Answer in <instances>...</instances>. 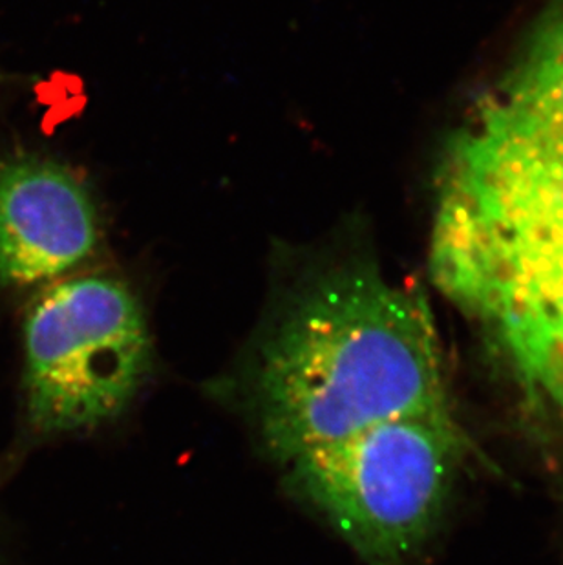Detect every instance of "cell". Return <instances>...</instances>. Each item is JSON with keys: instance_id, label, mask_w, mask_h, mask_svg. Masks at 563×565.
I'll list each match as a JSON object with an SVG mask.
<instances>
[{"instance_id": "3", "label": "cell", "mask_w": 563, "mask_h": 565, "mask_svg": "<svg viewBox=\"0 0 563 565\" xmlns=\"http://www.w3.org/2000/svg\"><path fill=\"white\" fill-rule=\"evenodd\" d=\"M470 441L452 412L397 417L302 454L282 483L367 565H410L442 522Z\"/></svg>"}, {"instance_id": "5", "label": "cell", "mask_w": 563, "mask_h": 565, "mask_svg": "<svg viewBox=\"0 0 563 565\" xmlns=\"http://www.w3.org/2000/svg\"><path fill=\"white\" fill-rule=\"evenodd\" d=\"M99 242L91 192L43 158L0 161V280L33 286L63 277Z\"/></svg>"}, {"instance_id": "2", "label": "cell", "mask_w": 563, "mask_h": 565, "mask_svg": "<svg viewBox=\"0 0 563 565\" xmlns=\"http://www.w3.org/2000/svg\"><path fill=\"white\" fill-rule=\"evenodd\" d=\"M231 381L280 469L390 419L454 411L423 291L342 249L295 264Z\"/></svg>"}, {"instance_id": "6", "label": "cell", "mask_w": 563, "mask_h": 565, "mask_svg": "<svg viewBox=\"0 0 563 565\" xmlns=\"http://www.w3.org/2000/svg\"><path fill=\"white\" fill-rule=\"evenodd\" d=\"M490 99L563 136V0L543 13L520 60Z\"/></svg>"}, {"instance_id": "1", "label": "cell", "mask_w": 563, "mask_h": 565, "mask_svg": "<svg viewBox=\"0 0 563 565\" xmlns=\"http://www.w3.org/2000/svg\"><path fill=\"white\" fill-rule=\"evenodd\" d=\"M439 174L432 278L563 459V138L487 99Z\"/></svg>"}, {"instance_id": "4", "label": "cell", "mask_w": 563, "mask_h": 565, "mask_svg": "<svg viewBox=\"0 0 563 565\" xmlns=\"http://www.w3.org/2000/svg\"><path fill=\"white\" fill-rule=\"evenodd\" d=\"M155 372L144 306L127 282L81 275L39 295L24 324V408L39 438L102 433L132 411Z\"/></svg>"}]
</instances>
